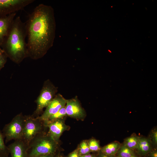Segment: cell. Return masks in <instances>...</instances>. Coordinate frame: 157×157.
I'll return each mask as SVG.
<instances>
[{"mask_svg": "<svg viewBox=\"0 0 157 157\" xmlns=\"http://www.w3.org/2000/svg\"><path fill=\"white\" fill-rule=\"evenodd\" d=\"M98 157H114L113 156H109L106 155L102 153L100 154Z\"/></svg>", "mask_w": 157, "mask_h": 157, "instance_id": "484cf974", "label": "cell"}, {"mask_svg": "<svg viewBox=\"0 0 157 157\" xmlns=\"http://www.w3.org/2000/svg\"><path fill=\"white\" fill-rule=\"evenodd\" d=\"M7 147L11 157H27L28 145L22 139L15 140Z\"/></svg>", "mask_w": 157, "mask_h": 157, "instance_id": "8fae6325", "label": "cell"}, {"mask_svg": "<svg viewBox=\"0 0 157 157\" xmlns=\"http://www.w3.org/2000/svg\"><path fill=\"white\" fill-rule=\"evenodd\" d=\"M117 152L119 157H131L134 154L131 149L124 145L120 147Z\"/></svg>", "mask_w": 157, "mask_h": 157, "instance_id": "e0dca14e", "label": "cell"}, {"mask_svg": "<svg viewBox=\"0 0 157 157\" xmlns=\"http://www.w3.org/2000/svg\"><path fill=\"white\" fill-rule=\"evenodd\" d=\"M34 0H0V18L22 10Z\"/></svg>", "mask_w": 157, "mask_h": 157, "instance_id": "52a82bcc", "label": "cell"}, {"mask_svg": "<svg viewBox=\"0 0 157 157\" xmlns=\"http://www.w3.org/2000/svg\"><path fill=\"white\" fill-rule=\"evenodd\" d=\"M26 37V23L17 17L14 19L1 46L8 58L15 63L19 64L28 57Z\"/></svg>", "mask_w": 157, "mask_h": 157, "instance_id": "7a4b0ae2", "label": "cell"}, {"mask_svg": "<svg viewBox=\"0 0 157 157\" xmlns=\"http://www.w3.org/2000/svg\"><path fill=\"white\" fill-rule=\"evenodd\" d=\"M67 115L65 106L61 108L57 113L50 117L44 123L52 122L56 120L62 119Z\"/></svg>", "mask_w": 157, "mask_h": 157, "instance_id": "2e32d148", "label": "cell"}, {"mask_svg": "<svg viewBox=\"0 0 157 157\" xmlns=\"http://www.w3.org/2000/svg\"><path fill=\"white\" fill-rule=\"evenodd\" d=\"M16 13L0 18V46L7 35L16 15Z\"/></svg>", "mask_w": 157, "mask_h": 157, "instance_id": "7c38bea8", "label": "cell"}, {"mask_svg": "<svg viewBox=\"0 0 157 157\" xmlns=\"http://www.w3.org/2000/svg\"><path fill=\"white\" fill-rule=\"evenodd\" d=\"M44 124L46 127L49 129V134L57 142L62 133L68 128L62 119L44 123Z\"/></svg>", "mask_w": 157, "mask_h": 157, "instance_id": "30bf717a", "label": "cell"}, {"mask_svg": "<svg viewBox=\"0 0 157 157\" xmlns=\"http://www.w3.org/2000/svg\"><path fill=\"white\" fill-rule=\"evenodd\" d=\"M68 157H81L78 149H77L70 153Z\"/></svg>", "mask_w": 157, "mask_h": 157, "instance_id": "7402d4cb", "label": "cell"}, {"mask_svg": "<svg viewBox=\"0 0 157 157\" xmlns=\"http://www.w3.org/2000/svg\"><path fill=\"white\" fill-rule=\"evenodd\" d=\"M46 127L43 121L39 117L25 116V122L22 139L28 146L30 142L38 135L43 132Z\"/></svg>", "mask_w": 157, "mask_h": 157, "instance_id": "8992f818", "label": "cell"}, {"mask_svg": "<svg viewBox=\"0 0 157 157\" xmlns=\"http://www.w3.org/2000/svg\"><path fill=\"white\" fill-rule=\"evenodd\" d=\"M58 142L48 133L44 132L38 135L28 146L27 157H35L43 155L55 154Z\"/></svg>", "mask_w": 157, "mask_h": 157, "instance_id": "3957f363", "label": "cell"}, {"mask_svg": "<svg viewBox=\"0 0 157 157\" xmlns=\"http://www.w3.org/2000/svg\"><path fill=\"white\" fill-rule=\"evenodd\" d=\"M28 57L37 60L43 57L53 46L56 29L54 10L40 4L28 16L25 22Z\"/></svg>", "mask_w": 157, "mask_h": 157, "instance_id": "6da1fadb", "label": "cell"}, {"mask_svg": "<svg viewBox=\"0 0 157 157\" xmlns=\"http://www.w3.org/2000/svg\"><path fill=\"white\" fill-rule=\"evenodd\" d=\"M4 137L0 130V156H8L9 152L7 146L4 143Z\"/></svg>", "mask_w": 157, "mask_h": 157, "instance_id": "ac0fdd59", "label": "cell"}, {"mask_svg": "<svg viewBox=\"0 0 157 157\" xmlns=\"http://www.w3.org/2000/svg\"><path fill=\"white\" fill-rule=\"evenodd\" d=\"M58 91V88L51 81L47 79L45 81L35 101L36 108L31 115L35 117H39L43 109L46 108L57 94Z\"/></svg>", "mask_w": 157, "mask_h": 157, "instance_id": "277c9868", "label": "cell"}, {"mask_svg": "<svg viewBox=\"0 0 157 157\" xmlns=\"http://www.w3.org/2000/svg\"><path fill=\"white\" fill-rule=\"evenodd\" d=\"M142 154H145L150 150V145L149 140L145 138H139L137 148Z\"/></svg>", "mask_w": 157, "mask_h": 157, "instance_id": "5bb4252c", "label": "cell"}, {"mask_svg": "<svg viewBox=\"0 0 157 157\" xmlns=\"http://www.w3.org/2000/svg\"><path fill=\"white\" fill-rule=\"evenodd\" d=\"M55 155V154H53L43 155L37 156L35 157H56Z\"/></svg>", "mask_w": 157, "mask_h": 157, "instance_id": "cb8c5ba5", "label": "cell"}, {"mask_svg": "<svg viewBox=\"0 0 157 157\" xmlns=\"http://www.w3.org/2000/svg\"><path fill=\"white\" fill-rule=\"evenodd\" d=\"M66 110L67 115L78 119H81L85 116V112L81 107L77 97L66 99Z\"/></svg>", "mask_w": 157, "mask_h": 157, "instance_id": "9c48e42d", "label": "cell"}, {"mask_svg": "<svg viewBox=\"0 0 157 157\" xmlns=\"http://www.w3.org/2000/svg\"><path fill=\"white\" fill-rule=\"evenodd\" d=\"M152 139L154 143L157 144V131L156 130H155L151 134Z\"/></svg>", "mask_w": 157, "mask_h": 157, "instance_id": "603a6c76", "label": "cell"}, {"mask_svg": "<svg viewBox=\"0 0 157 157\" xmlns=\"http://www.w3.org/2000/svg\"><path fill=\"white\" fill-rule=\"evenodd\" d=\"M139 139V137L132 135L126 139L124 145L131 149H137Z\"/></svg>", "mask_w": 157, "mask_h": 157, "instance_id": "9a60e30c", "label": "cell"}, {"mask_svg": "<svg viewBox=\"0 0 157 157\" xmlns=\"http://www.w3.org/2000/svg\"><path fill=\"white\" fill-rule=\"evenodd\" d=\"M66 104V99L60 94H57L39 118L43 122L47 121L50 117L65 106Z\"/></svg>", "mask_w": 157, "mask_h": 157, "instance_id": "ba28073f", "label": "cell"}, {"mask_svg": "<svg viewBox=\"0 0 157 157\" xmlns=\"http://www.w3.org/2000/svg\"><path fill=\"white\" fill-rule=\"evenodd\" d=\"M88 142L90 151H97L101 149L99 142L95 139H91Z\"/></svg>", "mask_w": 157, "mask_h": 157, "instance_id": "ffe728a7", "label": "cell"}, {"mask_svg": "<svg viewBox=\"0 0 157 157\" xmlns=\"http://www.w3.org/2000/svg\"><path fill=\"white\" fill-rule=\"evenodd\" d=\"M151 157H157V151H153L151 152L150 154Z\"/></svg>", "mask_w": 157, "mask_h": 157, "instance_id": "d4e9b609", "label": "cell"}, {"mask_svg": "<svg viewBox=\"0 0 157 157\" xmlns=\"http://www.w3.org/2000/svg\"><path fill=\"white\" fill-rule=\"evenodd\" d=\"M131 157H138L134 155V154H133Z\"/></svg>", "mask_w": 157, "mask_h": 157, "instance_id": "f546056e", "label": "cell"}, {"mask_svg": "<svg viewBox=\"0 0 157 157\" xmlns=\"http://www.w3.org/2000/svg\"><path fill=\"white\" fill-rule=\"evenodd\" d=\"M119 143L113 142L104 146L101 149L102 153L109 156H114L117 153L120 147Z\"/></svg>", "mask_w": 157, "mask_h": 157, "instance_id": "4fadbf2b", "label": "cell"}, {"mask_svg": "<svg viewBox=\"0 0 157 157\" xmlns=\"http://www.w3.org/2000/svg\"><path fill=\"white\" fill-rule=\"evenodd\" d=\"M81 157H96V156L92 154H88L86 155L81 156Z\"/></svg>", "mask_w": 157, "mask_h": 157, "instance_id": "4316f807", "label": "cell"}, {"mask_svg": "<svg viewBox=\"0 0 157 157\" xmlns=\"http://www.w3.org/2000/svg\"><path fill=\"white\" fill-rule=\"evenodd\" d=\"M78 149L81 156L89 154L90 151L88 142L85 140L81 142Z\"/></svg>", "mask_w": 157, "mask_h": 157, "instance_id": "d6986e66", "label": "cell"}, {"mask_svg": "<svg viewBox=\"0 0 157 157\" xmlns=\"http://www.w3.org/2000/svg\"><path fill=\"white\" fill-rule=\"evenodd\" d=\"M25 122V116L22 113L16 115L9 123L5 125L2 133L5 142L22 139Z\"/></svg>", "mask_w": 157, "mask_h": 157, "instance_id": "5b68a950", "label": "cell"}, {"mask_svg": "<svg viewBox=\"0 0 157 157\" xmlns=\"http://www.w3.org/2000/svg\"><path fill=\"white\" fill-rule=\"evenodd\" d=\"M0 157H9L8 156H0Z\"/></svg>", "mask_w": 157, "mask_h": 157, "instance_id": "f1b7e54d", "label": "cell"}, {"mask_svg": "<svg viewBox=\"0 0 157 157\" xmlns=\"http://www.w3.org/2000/svg\"><path fill=\"white\" fill-rule=\"evenodd\" d=\"M7 58L4 52L0 54V70L4 67L7 62Z\"/></svg>", "mask_w": 157, "mask_h": 157, "instance_id": "44dd1931", "label": "cell"}, {"mask_svg": "<svg viewBox=\"0 0 157 157\" xmlns=\"http://www.w3.org/2000/svg\"><path fill=\"white\" fill-rule=\"evenodd\" d=\"M4 52L3 50L1 49V47L0 46V54Z\"/></svg>", "mask_w": 157, "mask_h": 157, "instance_id": "83f0119b", "label": "cell"}]
</instances>
